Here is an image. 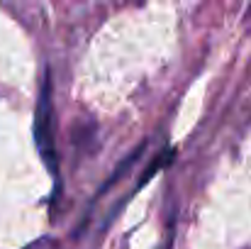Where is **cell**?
Segmentation results:
<instances>
[{
	"label": "cell",
	"mask_w": 251,
	"mask_h": 249,
	"mask_svg": "<svg viewBox=\"0 0 251 249\" xmlns=\"http://www.w3.org/2000/svg\"><path fill=\"white\" fill-rule=\"evenodd\" d=\"M34 142L49 173H59V152H56V122H54V100H51V74H44L39 88V100L34 110Z\"/></svg>",
	"instance_id": "obj_1"
}]
</instances>
